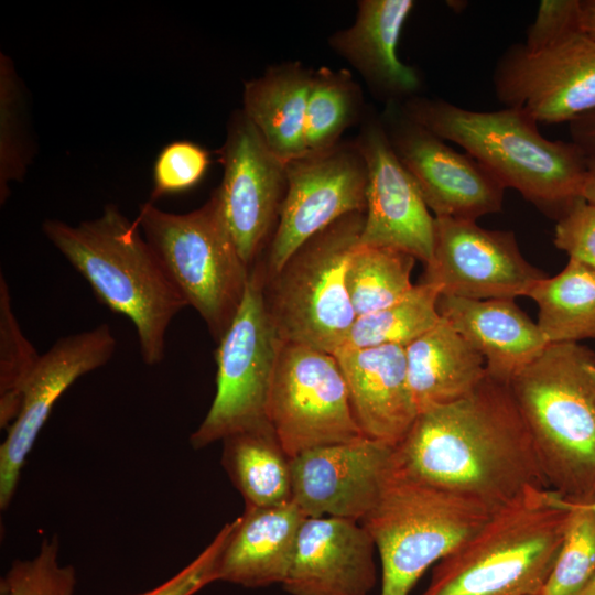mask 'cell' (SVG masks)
Instances as JSON below:
<instances>
[{
  "instance_id": "obj_1",
  "label": "cell",
  "mask_w": 595,
  "mask_h": 595,
  "mask_svg": "<svg viewBox=\"0 0 595 595\" xmlns=\"http://www.w3.org/2000/svg\"><path fill=\"white\" fill-rule=\"evenodd\" d=\"M391 470L493 512L550 489L509 385L487 374L465 397L416 416L393 447Z\"/></svg>"
},
{
  "instance_id": "obj_2",
  "label": "cell",
  "mask_w": 595,
  "mask_h": 595,
  "mask_svg": "<svg viewBox=\"0 0 595 595\" xmlns=\"http://www.w3.org/2000/svg\"><path fill=\"white\" fill-rule=\"evenodd\" d=\"M402 112L487 167L558 219L580 197L588 159L574 142L547 139L527 113L507 108L477 111L443 99L413 97Z\"/></svg>"
},
{
  "instance_id": "obj_3",
  "label": "cell",
  "mask_w": 595,
  "mask_h": 595,
  "mask_svg": "<svg viewBox=\"0 0 595 595\" xmlns=\"http://www.w3.org/2000/svg\"><path fill=\"white\" fill-rule=\"evenodd\" d=\"M42 230L97 298L130 320L143 361L160 364L165 357L167 328L187 304L136 219L109 204L94 219L76 226L47 219Z\"/></svg>"
},
{
  "instance_id": "obj_4",
  "label": "cell",
  "mask_w": 595,
  "mask_h": 595,
  "mask_svg": "<svg viewBox=\"0 0 595 595\" xmlns=\"http://www.w3.org/2000/svg\"><path fill=\"white\" fill-rule=\"evenodd\" d=\"M551 490L595 501V353L553 343L509 382Z\"/></svg>"
},
{
  "instance_id": "obj_5",
  "label": "cell",
  "mask_w": 595,
  "mask_h": 595,
  "mask_svg": "<svg viewBox=\"0 0 595 595\" xmlns=\"http://www.w3.org/2000/svg\"><path fill=\"white\" fill-rule=\"evenodd\" d=\"M570 516L554 490L527 491L437 562L422 595H541Z\"/></svg>"
},
{
  "instance_id": "obj_6",
  "label": "cell",
  "mask_w": 595,
  "mask_h": 595,
  "mask_svg": "<svg viewBox=\"0 0 595 595\" xmlns=\"http://www.w3.org/2000/svg\"><path fill=\"white\" fill-rule=\"evenodd\" d=\"M486 506L391 470L360 521L381 561V595H409L423 573L491 516Z\"/></svg>"
},
{
  "instance_id": "obj_7",
  "label": "cell",
  "mask_w": 595,
  "mask_h": 595,
  "mask_svg": "<svg viewBox=\"0 0 595 595\" xmlns=\"http://www.w3.org/2000/svg\"><path fill=\"white\" fill-rule=\"evenodd\" d=\"M136 221L173 285L218 343L240 306L250 268L238 253L214 192L185 214L164 212L148 201Z\"/></svg>"
},
{
  "instance_id": "obj_8",
  "label": "cell",
  "mask_w": 595,
  "mask_h": 595,
  "mask_svg": "<svg viewBox=\"0 0 595 595\" xmlns=\"http://www.w3.org/2000/svg\"><path fill=\"white\" fill-rule=\"evenodd\" d=\"M364 213L333 223L266 277L270 317L284 343L329 354L340 349L356 320L347 285L349 259L359 245Z\"/></svg>"
},
{
  "instance_id": "obj_9",
  "label": "cell",
  "mask_w": 595,
  "mask_h": 595,
  "mask_svg": "<svg viewBox=\"0 0 595 595\" xmlns=\"http://www.w3.org/2000/svg\"><path fill=\"white\" fill-rule=\"evenodd\" d=\"M266 272L256 262L234 320L218 340L216 392L190 436L198 450L232 434L269 424L268 399L283 340L267 307Z\"/></svg>"
},
{
  "instance_id": "obj_10",
  "label": "cell",
  "mask_w": 595,
  "mask_h": 595,
  "mask_svg": "<svg viewBox=\"0 0 595 595\" xmlns=\"http://www.w3.org/2000/svg\"><path fill=\"white\" fill-rule=\"evenodd\" d=\"M267 416L290 458L365 436L336 357L301 344L283 343L281 347Z\"/></svg>"
},
{
  "instance_id": "obj_11",
  "label": "cell",
  "mask_w": 595,
  "mask_h": 595,
  "mask_svg": "<svg viewBox=\"0 0 595 595\" xmlns=\"http://www.w3.org/2000/svg\"><path fill=\"white\" fill-rule=\"evenodd\" d=\"M493 83L505 107L538 123L571 122L595 110V39L578 30L536 51L515 44L497 62Z\"/></svg>"
},
{
  "instance_id": "obj_12",
  "label": "cell",
  "mask_w": 595,
  "mask_h": 595,
  "mask_svg": "<svg viewBox=\"0 0 595 595\" xmlns=\"http://www.w3.org/2000/svg\"><path fill=\"white\" fill-rule=\"evenodd\" d=\"M286 190L263 264L275 274L314 235L338 219L366 209L367 170L356 143L289 161Z\"/></svg>"
},
{
  "instance_id": "obj_13",
  "label": "cell",
  "mask_w": 595,
  "mask_h": 595,
  "mask_svg": "<svg viewBox=\"0 0 595 595\" xmlns=\"http://www.w3.org/2000/svg\"><path fill=\"white\" fill-rule=\"evenodd\" d=\"M218 153L223 180L214 194L238 253L251 269L275 229L286 163L267 147L242 110L229 119Z\"/></svg>"
},
{
  "instance_id": "obj_14",
  "label": "cell",
  "mask_w": 595,
  "mask_h": 595,
  "mask_svg": "<svg viewBox=\"0 0 595 595\" xmlns=\"http://www.w3.org/2000/svg\"><path fill=\"white\" fill-rule=\"evenodd\" d=\"M547 275L521 255L511 231L476 220L435 217L434 249L421 282L441 294L472 300L527 296Z\"/></svg>"
},
{
  "instance_id": "obj_15",
  "label": "cell",
  "mask_w": 595,
  "mask_h": 595,
  "mask_svg": "<svg viewBox=\"0 0 595 595\" xmlns=\"http://www.w3.org/2000/svg\"><path fill=\"white\" fill-rule=\"evenodd\" d=\"M108 324L60 338L40 356L21 390L19 413L0 446V508L10 505L25 459L60 397L116 351Z\"/></svg>"
},
{
  "instance_id": "obj_16",
  "label": "cell",
  "mask_w": 595,
  "mask_h": 595,
  "mask_svg": "<svg viewBox=\"0 0 595 595\" xmlns=\"http://www.w3.org/2000/svg\"><path fill=\"white\" fill-rule=\"evenodd\" d=\"M386 130L434 217L476 220L501 210L506 187L469 154L455 151L402 111L391 113Z\"/></svg>"
},
{
  "instance_id": "obj_17",
  "label": "cell",
  "mask_w": 595,
  "mask_h": 595,
  "mask_svg": "<svg viewBox=\"0 0 595 595\" xmlns=\"http://www.w3.org/2000/svg\"><path fill=\"white\" fill-rule=\"evenodd\" d=\"M355 143L367 170L359 245L394 248L428 264L434 249L435 217L394 153L385 125L368 120Z\"/></svg>"
},
{
  "instance_id": "obj_18",
  "label": "cell",
  "mask_w": 595,
  "mask_h": 595,
  "mask_svg": "<svg viewBox=\"0 0 595 595\" xmlns=\"http://www.w3.org/2000/svg\"><path fill=\"white\" fill-rule=\"evenodd\" d=\"M392 451L364 436L301 453L291 458L292 501L305 517L360 522L380 495Z\"/></svg>"
},
{
  "instance_id": "obj_19",
  "label": "cell",
  "mask_w": 595,
  "mask_h": 595,
  "mask_svg": "<svg viewBox=\"0 0 595 595\" xmlns=\"http://www.w3.org/2000/svg\"><path fill=\"white\" fill-rule=\"evenodd\" d=\"M375 548L359 521L306 517L282 586L291 595H368L376 584Z\"/></svg>"
},
{
  "instance_id": "obj_20",
  "label": "cell",
  "mask_w": 595,
  "mask_h": 595,
  "mask_svg": "<svg viewBox=\"0 0 595 595\" xmlns=\"http://www.w3.org/2000/svg\"><path fill=\"white\" fill-rule=\"evenodd\" d=\"M333 355L363 434L394 447L419 415L409 385L404 347H343Z\"/></svg>"
},
{
  "instance_id": "obj_21",
  "label": "cell",
  "mask_w": 595,
  "mask_h": 595,
  "mask_svg": "<svg viewBox=\"0 0 595 595\" xmlns=\"http://www.w3.org/2000/svg\"><path fill=\"white\" fill-rule=\"evenodd\" d=\"M413 0H361L354 23L334 33L331 47L388 99L413 98L422 85L418 71L403 63L398 43Z\"/></svg>"
},
{
  "instance_id": "obj_22",
  "label": "cell",
  "mask_w": 595,
  "mask_h": 595,
  "mask_svg": "<svg viewBox=\"0 0 595 595\" xmlns=\"http://www.w3.org/2000/svg\"><path fill=\"white\" fill-rule=\"evenodd\" d=\"M437 310L484 357L487 375L508 385L550 344L538 324L511 299L441 294Z\"/></svg>"
},
{
  "instance_id": "obj_23",
  "label": "cell",
  "mask_w": 595,
  "mask_h": 595,
  "mask_svg": "<svg viewBox=\"0 0 595 595\" xmlns=\"http://www.w3.org/2000/svg\"><path fill=\"white\" fill-rule=\"evenodd\" d=\"M305 515L293 502L246 506L217 563V581L244 587L282 584L290 571Z\"/></svg>"
},
{
  "instance_id": "obj_24",
  "label": "cell",
  "mask_w": 595,
  "mask_h": 595,
  "mask_svg": "<svg viewBox=\"0 0 595 595\" xmlns=\"http://www.w3.org/2000/svg\"><path fill=\"white\" fill-rule=\"evenodd\" d=\"M404 350L419 414L465 397L487 374L484 357L442 316Z\"/></svg>"
},
{
  "instance_id": "obj_25",
  "label": "cell",
  "mask_w": 595,
  "mask_h": 595,
  "mask_svg": "<svg viewBox=\"0 0 595 595\" xmlns=\"http://www.w3.org/2000/svg\"><path fill=\"white\" fill-rule=\"evenodd\" d=\"M313 71L299 62L269 67L245 83L242 112L267 147L288 163L305 155V113Z\"/></svg>"
},
{
  "instance_id": "obj_26",
  "label": "cell",
  "mask_w": 595,
  "mask_h": 595,
  "mask_svg": "<svg viewBox=\"0 0 595 595\" xmlns=\"http://www.w3.org/2000/svg\"><path fill=\"white\" fill-rule=\"evenodd\" d=\"M221 442L223 467L246 506L271 507L292 501L291 458L270 423Z\"/></svg>"
},
{
  "instance_id": "obj_27",
  "label": "cell",
  "mask_w": 595,
  "mask_h": 595,
  "mask_svg": "<svg viewBox=\"0 0 595 595\" xmlns=\"http://www.w3.org/2000/svg\"><path fill=\"white\" fill-rule=\"evenodd\" d=\"M527 296L538 304L537 324L550 344L595 338V269L569 259L560 273L539 280Z\"/></svg>"
},
{
  "instance_id": "obj_28",
  "label": "cell",
  "mask_w": 595,
  "mask_h": 595,
  "mask_svg": "<svg viewBox=\"0 0 595 595\" xmlns=\"http://www.w3.org/2000/svg\"><path fill=\"white\" fill-rule=\"evenodd\" d=\"M415 258L390 247L358 245L346 271L349 300L357 316L401 300L412 288Z\"/></svg>"
},
{
  "instance_id": "obj_29",
  "label": "cell",
  "mask_w": 595,
  "mask_h": 595,
  "mask_svg": "<svg viewBox=\"0 0 595 595\" xmlns=\"http://www.w3.org/2000/svg\"><path fill=\"white\" fill-rule=\"evenodd\" d=\"M440 295V290L433 284L420 282L413 285L398 302L357 316L343 347H405L441 320L437 310Z\"/></svg>"
},
{
  "instance_id": "obj_30",
  "label": "cell",
  "mask_w": 595,
  "mask_h": 595,
  "mask_svg": "<svg viewBox=\"0 0 595 595\" xmlns=\"http://www.w3.org/2000/svg\"><path fill=\"white\" fill-rule=\"evenodd\" d=\"M361 91L347 69L313 71L305 113V154L339 144L344 131L358 118Z\"/></svg>"
},
{
  "instance_id": "obj_31",
  "label": "cell",
  "mask_w": 595,
  "mask_h": 595,
  "mask_svg": "<svg viewBox=\"0 0 595 595\" xmlns=\"http://www.w3.org/2000/svg\"><path fill=\"white\" fill-rule=\"evenodd\" d=\"M39 355L23 334L14 314L9 286L0 275V426L9 429L21 403V390Z\"/></svg>"
},
{
  "instance_id": "obj_32",
  "label": "cell",
  "mask_w": 595,
  "mask_h": 595,
  "mask_svg": "<svg viewBox=\"0 0 595 595\" xmlns=\"http://www.w3.org/2000/svg\"><path fill=\"white\" fill-rule=\"evenodd\" d=\"M566 504L571 516L565 537L541 595H570L595 572V510Z\"/></svg>"
},
{
  "instance_id": "obj_33",
  "label": "cell",
  "mask_w": 595,
  "mask_h": 595,
  "mask_svg": "<svg viewBox=\"0 0 595 595\" xmlns=\"http://www.w3.org/2000/svg\"><path fill=\"white\" fill-rule=\"evenodd\" d=\"M56 538L42 542L30 560H17L0 580V595H73L77 583L72 565H61Z\"/></svg>"
},
{
  "instance_id": "obj_34",
  "label": "cell",
  "mask_w": 595,
  "mask_h": 595,
  "mask_svg": "<svg viewBox=\"0 0 595 595\" xmlns=\"http://www.w3.org/2000/svg\"><path fill=\"white\" fill-rule=\"evenodd\" d=\"M21 94L11 61L0 58V198L7 199L9 182L20 181L29 154L21 117Z\"/></svg>"
},
{
  "instance_id": "obj_35",
  "label": "cell",
  "mask_w": 595,
  "mask_h": 595,
  "mask_svg": "<svg viewBox=\"0 0 595 595\" xmlns=\"http://www.w3.org/2000/svg\"><path fill=\"white\" fill-rule=\"evenodd\" d=\"M208 151L192 141H174L158 154L153 165V190L149 202L196 186L210 164Z\"/></svg>"
},
{
  "instance_id": "obj_36",
  "label": "cell",
  "mask_w": 595,
  "mask_h": 595,
  "mask_svg": "<svg viewBox=\"0 0 595 595\" xmlns=\"http://www.w3.org/2000/svg\"><path fill=\"white\" fill-rule=\"evenodd\" d=\"M554 245L570 259L595 269V205L577 198L558 219Z\"/></svg>"
},
{
  "instance_id": "obj_37",
  "label": "cell",
  "mask_w": 595,
  "mask_h": 595,
  "mask_svg": "<svg viewBox=\"0 0 595 595\" xmlns=\"http://www.w3.org/2000/svg\"><path fill=\"white\" fill-rule=\"evenodd\" d=\"M234 526L235 520L226 523L210 543L171 578L136 595H194L207 584L216 582L219 555Z\"/></svg>"
},
{
  "instance_id": "obj_38",
  "label": "cell",
  "mask_w": 595,
  "mask_h": 595,
  "mask_svg": "<svg viewBox=\"0 0 595 595\" xmlns=\"http://www.w3.org/2000/svg\"><path fill=\"white\" fill-rule=\"evenodd\" d=\"M578 30H582L581 0H542L522 44L536 51Z\"/></svg>"
},
{
  "instance_id": "obj_39",
  "label": "cell",
  "mask_w": 595,
  "mask_h": 595,
  "mask_svg": "<svg viewBox=\"0 0 595 595\" xmlns=\"http://www.w3.org/2000/svg\"><path fill=\"white\" fill-rule=\"evenodd\" d=\"M572 142L577 144L589 161H595V110L570 122Z\"/></svg>"
},
{
  "instance_id": "obj_40",
  "label": "cell",
  "mask_w": 595,
  "mask_h": 595,
  "mask_svg": "<svg viewBox=\"0 0 595 595\" xmlns=\"http://www.w3.org/2000/svg\"><path fill=\"white\" fill-rule=\"evenodd\" d=\"M581 29L595 39V0H581Z\"/></svg>"
},
{
  "instance_id": "obj_41",
  "label": "cell",
  "mask_w": 595,
  "mask_h": 595,
  "mask_svg": "<svg viewBox=\"0 0 595 595\" xmlns=\"http://www.w3.org/2000/svg\"><path fill=\"white\" fill-rule=\"evenodd\" d=\"M582 197L595 205V161L588 160V170L582 190Z\"/></svg>"
},
{
  "instance_id": "obj_42",
  "label": "cell",
  "mask_w": 595,
  "mask_h": 595,
  "mask_svg": "<svg viewBox=\"0 0 595 595\" xmlns=\"http://www.w3.org/2000/svg\"><path fill=\"white\" fill-rule=\"evenodd\" d=\"M570 595H595V572L586 580V582L580 586L575 592Z\"/></svg>"
},
{
  "instance_id": "obj_43",
  "label": "cell",
  "mask_w": 595,
  "mask_h": 595,
  "mask_svg": "<svg viewBox=\"0 0 595 595\" xmlns=\"http://www.w3.org/2000/svg\"><path fill=\"white\" fill-rule=\"evenodd\" d=\"M582 505V504H581ZM586 506H588L589 508L594 509L595 510V501L591 502V504H586Z\"/></svg>"
}]
</instances>
